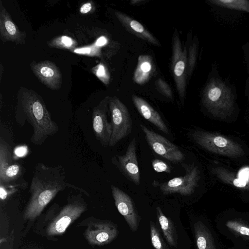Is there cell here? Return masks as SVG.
Returning a JSON list of instances; mask_svg holds the SVG:
<instances>
[{"instance_id": "obj_1", "label": "cell", "mask_w": 249, "mask_h": 249, "mask_svg": "<svg viewBox=\"0 0 249 249\" xmlns=\"http://www.w3.org/2000/svg\"><path fill=\"white\" fill-rule=\"evenodd\" d=\"M33 173L29 188L30 198L24 213L25 219L33 220L39 216L59 192L68 187L78 189L67 181L61 165L50 166L38 162Z\"/></svg>"}, {"instance_id": "obj_2", "label": "cell", "mask_w": 249, "mask_h": 249, "mask_svg": "<svg viewBox=\"0 0 249 249\" xmlns=\"http://www.w3.org/2000/svg\"><path fill=\"white\" fill-rule=\"evenodd\" d=\"M18 101L15 119L20 126L26 121L32 125V143L41 145L59 131L58 125L52 120L43 99L36 92L22 87Z\"/></svg>"}, {"instance_id": "obj_3", "label": "cell", "mask_w": 249, "mask_h": 249, "mask_svg": "<svg viewBox=\"0 0 249 249\" xmlns=\"http://www.w3.org/2000/svg\"><path fill=\"white\" fill-rule=\"evenodd\" d=\"M188 135L193 142L212 153L231 159H241L246 155L240 142L223 134L195 128Z\"/></svg>"}, {"instance_id": "obj_4", "label": "cell", "mask_w": 249, "mask_h": 249, "mask_svg": "<svg viewBox=\"0 0 249 249\" xmlns=\"http://www.w3.org/2000/svg\"><path fill=\"white\" fill-rule=\"evenodd\" d=\"M202 103L207 111L213 118L226 121L235 110V102L230 88L218 78H212L203 92Z\"/></svg>"}, {"instance_id": "obj_5", "label": "cell", "mask_w": 249, "mask_h": 249, "mask_svg": "<svg viewBox=\"0 0 249 249\" xmlns=\"http://www.w3.org/2000/svg\"><path fill=\"white\" fill-rule=\"evenodd\" d=\"M216 227L236 249H249V213L227 210L216 219Z\"/></svg>"}, {"instance_id": "obj_6", "label": "cell", "mask_w": 249, "mask_h": 249, "mask_svg": "<svg viewBox=\"0 0 249 249\" xmlns=\"http://www.w3.org/2000/svg\"><path fill=\"white\" fill-rule=\"evenodd\" d=\"M181 166L185 171L183 176L174 178L162 183L154 181L153 185L159 187L164 195L178 194L183 196L192 195L198 186L200 171L194 163H182Z\"/></svg>"}, {"instance_id": "obj_7", "label": "cell", "mask_w": 249, "mask_h": 249, "mask_svg": "<svg viewBox=\"0 0 249 249\" xmlns=\"http://www.w3.org/2000/svg\"><path fill=\"white\" fill-rule=\"evenodd\" d=\"M112 133L109 146L113 147L131 133L132 121L127 107L116 96L109 97Z\"/></svg>"}, {"instance_id": "obj_8", "label": "cell", "mask_w": 249, "mask_h": 249, "mask_svg": "<svg viewBox=\"0 0 249 249\" xmlns=\"http://www.w3.org/2000/svg\"><path fill=\"white\" fill-rule=\"evenodd\" d=\"M171 68L180 102L183 104L187 78V57L186 47L182 48L178 34L175 31L172 39Z\"/></svg>"}, {"instance_id": "obj_9", "label": "cell", "mask_w": 249, "mask_h": 249, "mask_svg": "<svg viewBox=\"0 0 249 249\" xmlns=\"http://www.w3.org/2000/svg\"><path fill=\"white\" fill-rule=\"evenodd\" d=\"M23 174V168L13 159L10 145L0 139V185L5 187L23 185L18 180Z\"/></svg>"}, {"instance_id": "obj_10", "label": "cell", "mask_w": 249, "mask_h": 249, "mask_svg": "<svg viewBox=\"0 0 249 249\" xmlns=\"http://www.w3.org/2000/svg\"><path fill=\"white\" fill-rule=\"evenodd\" d=\"M140 126L148 144L156 154L174 163L184 160V154L177 145L145 125L141 124Z\"/></svg>"}, {"instance_id": "obj_11", "label": "cell", "mask_w": 249, "mask_h": 249, "mask_svg": "<svg viewBox=\"0 0 249 249\" xmlns=\"http://www.w3.org/2000/svg\"><path fill=\"white\" fill-rule=\"evenodd\" d=\"M86 209V206L82 200L81 195L74 196V200L66 205L49 225L47 234L55 235L63 233Z\"/></svg>"}, {"instance_id": "obj_12", "label": "cell", "mask_w": 249, "mask_h": 249, "mask_svg": "<svg viewBox=\"0 0 249 249\" xmlns=\"http://www.w3.org/2000/svg\"><path fill=\"white\" fill-rule=\"evenodd\" d=\"M137 141L135 137L129 142L123 155L113 156L112 162L129 181L136 185L140 183V172L136 153Z\"/></svg>"}, {"instance_id": "obj_13", "label": "cell", "mask_w": 249, "mask_h": 249, "mask_svg": "<svg viewBox=\"0 0 249 249\" xmlns=\"http://www.w3.org/2000/svg\"><path fill=\"white\" fill-rule=\"evenodd\" d=\"M109 97L107 96L102 100L93 108L92 114V128L94 135L105 147L109 146L112 133L111 123L107 120Z\"/></svg>"}, {"instance_id": "obj_14", "label": "cell", "mask_w": 249, "mask_h": 249, "mask_svg": "<svg viewBox=\"0 0 249 249\" xmlns=\"http://www.w3.org/2000/svg\"><path fill=\"white\" fill-rule=\"evenodd\" d=\"M115 205L132 231H136L139 226L140 217L131 197L125 192L111 185L110 187Z\"/></svg>"}, {"instance_id": "obj_15", "label": "cell", "mask_w": 249, "mask_h": 249, "mask_svg": "<svg viewBox=\"0 0 249 249\" xmlns=\"http://www.w3.org/2000/svg\"><path fill=\"white\" fill-rule=\"evenodd\" d=\"M119 234L116 225L107 220H99L89 225L85 231V237L93 245L103 246L115 239Z\"/></svg>"}, {"instance_id": "obj_16", "label": "cell", "mask_w": 249, "mask_h": 249, "mask_svg": "<svg viewBox=\"0 0 249 249\" xmlns=\"http://www.w3.org/2000/svg\"><path fill=\"white\" fill-rule=\"evenodd\" d=\"M31 68L38 79L53 90H58L62 85V75L59 69L52 61H32Z\"/></svg>"}, {"instance_id": "obj_17", "label": "cell", "mask_w": 249, "mask_h": 249, "mask_svg": "<svg viewBox=\"0 0 249 249\" xmlns=\"http://www.w3.org/2000/svg\"><path fill=\"white\" fill-rule=\"evenodd\" d=\"M0 36L3 42L12 41L18 44L25 43L26 34L20 31L13 22L10 14L0 1Z\"/></svg>"}, {"instance_id": "obj_18", "label": "cell", "mask_w": 249, "mask_h": 249, "mask_svg": "<svg viewBox=\"0 0 249 249\" xmlns=\"http://www.w3.org/2000/svg\"><path fill=\"white\" fill-rule=\"evenodd\" d=\"M194 231L197 249H222L216 233L204 222H195Z\"/></svg>"}, {"instance_id": "obj_19", "label": "cell", "mask_w": 249, "mask_h": 249, "mask_svg": "<svg viewBox=\"0 0 249 249\" xmlns=\"http://www.w3.org/2000/svg\"><path fill=\"white\" fill-rule=\"evenodd\" d=\"M132 99L134 106L143 118L163 133L169 134V129L160 114L148 103L135 95H132Z\"/></svg>"}, {"instance_id": "obj_20", "label": "cell", "mask_w": 249, "mask_h": 249, "mask_svg": "<svg viewBox=\"0 0 249 249\" xmlns=\"http://www.w3.org/2000/svg\"><path fill=\"white\" fill-rule=\"evenodd\" d=\"M115 15L127 31L154 45H160L158 40L139 22L120 11H116Z\"/></svg>"}, {"instance_id": "obj_21", "label": "cell", "mask_w": 249, "mask_h": 249, "mask_svg": "<svg viewBox=\"0 0 249 249\" xmlns=\"http://www.w3.org/2000/svg\"><path fill=\"white\" fill-rule=\"evenodd\" d=\"M211 172L222 182L232 186L242 193H249V182H246L224 166L215 165L212 167Z\"/></svg>"}, {"instance_id": "obj_22", "label": "cell", "mask_w": 249, "mask_h": 249, "mask_svg": "<svg viewBox=\"0 0 249 249\" xmlns=\"http://www.w3.org/2000/svg\"><path fill=\"white\" fill-rule=\"evenodd\" d=\"M155 70L152 57L149 55H140L134 73L133 80L142 85L148 81Z\"/></svg>"}, {"instance_id": "obj_23", "label": "cell", "mask_w": 249, "mask_h": 249, "mask_svg": "<svg viewBox=\"0 0 249 249\" xmlns=\"http://www.w3.org/2000/svg\"><path fill=\"white\" fill-rule=\"evenodd\" d=\"M156 213L158 222L167 242L171 247L176 248L178 237L174 223L163 214L159 206L156 207Z\"/></svg>"}, {"instance_id": "obj_24", "label": "cell", "mask_w": 249, "mask_h": 249, "mask_svg": "<svg viewBox=\"0 0 249 249\" xmlns=\"http://www.w3.org/2000/svg\"><path fill=\"white\" fill-rule=\"evenodd\" d=\"M213 4L249 13V0H211Z\"/></svg>"}, {"instance_id": "obj_25", "label": "cell", "mask_w": 249, "mask_h": 249, "mask_svg": "<svg viewBox=\"0 0 249 249\" xmlns=\"http://www.w3.org/2000/svg\"><path fill=\"white\" fill-rule=\"evenodd\" d=\"M77 43V42L71 37L61 36L52 39L48 45L50 47L73 50Z\"/></svg>"}, {"instance_id": "obj_26", "label": "cell", "mask_w": 249, "mask_h": 249, "mask_svg": "<svg viewBox=\"0 0 249 249\" xmlns=\"http://www.w3.org/2000/svg\"><path fill=\"white\" fill-rule=\"evenodd\" d=\"M150 230L151 240L153 247L155 249H167L159 231L152 221L150 223Z\"/></svg>"}, {"instance_id": "obj_27", "label": "cell", "mask_w": 249, "mask_h": 249, "mask_svg": "<svg viewBox=\"0 0 249 249\" xmlns=\"http://www.w3.org/2000/svg\"><path fill=\"white\" fill-rule=\"evenodd\" d=\"M92 72L96 77L105 85L109 82L110 75L107 67L102 63H100L93 67Z\"/></svg>"}, {"instance_id": "obj_28", "label": "cell", "mask_w": 249, "mask_h": 249, "mask_svg": "<svg viewBox=\"0 0 249 249\" xmlns=\"http://www.w3.org/2000/svg\"><path fill=\"white\" fill-rule=\"evenodd\" d=\"M196 43L193 42L190 46L187 58V76L188 77H190L193 72L196 60Z\"/></svg>"}, {"instance_id": "obj_29", "label": "cell", "mask_w": 249, "mask_h": 249, "mask_svg": "<svg viewBox=\"0 0 249 249\" xmlns=\"http://www.w3.org/2000/svg\"><path fill=\"white\" fill-rule=\"evenodd\" d=\"M73 52L92 56H100L101 55L99 47L96 46L95 44L90 46L73 49Z\"/></svg>"}, {"instance_id": "obj_30", "label": "cell", "mask_w": 249, "mask_h": 249, "mask_svg": "<svg viewBox=\"0 0 249 249\" xmlns=\"http://www.w3.org/2000/svg\"><path fill=\"white\" fill-rule=\"evenodd\" d=\"M158 90L166 97L170 99L173 98V93L169 86L162 79H158L156 83Z\"/></svg>"}, {"instance_id": "obj_31", "label": "cell", "mask_w": 249, "mask_h": 249, "mask_svg": "<svg viewBox=\"0 0 249 249\" xmlns=\"http://www.w3.org/2000/svg\"><path fill=\"white\" fill-rule=\"evenodd\" d=\"M152 166L153 169L157 172L170 173L171 171V168L168 164L159 159L153 160L152 161Z\"/></svg>"}, {"instance_id": "obj_32", "label": "cell", "mask_w": 249, "mask_h": 249, "mask_svg": "<svg viewBox=\"0 0 249 249\" xmlns=\"http://www.w3.org/2000/svg\"><path fill=\"white\" fill-rule=\"evenodd\" d=\"M94 9V5L92 1H89L83 4L80 8L81 14H87Z\"/></svg>"}, {"instance_id": "obj_33", "label": "cell", "mask_w": 249, "mask_h": 249, "mask_svg": "<svg viewBox=\"0 0 249 249\" xmlns=\"http://www.w3.org/2000/svg\"><path fill=\"white\" fill-rule=\"evenodd\" d=\"M16 191L15 188L12 190L8 191L6 187L0 185V197L1 200H5L8 196L9 194H11Z\"/></svg>"}, {"instance_id": "obj_34", "label": "cell", "mask_w": 249, "mask_h": 249, "mask_svg": "<svg viewBox=\"0 0 249 249\" xmlns=\"http://www.w3.org/2000/svg\"><path fill=\"white\" fill-rule=\"evenodd\" d=\"M14 153L18 157H23L27 155L28 148L26 146H18L15 149Z\"/></svg>"}, {"instance_id": "obj_35", "label": "cell", "mask_w": 249, "mask_h": 249, "mask_svg": "<svg viewBox=\"0 0 249 249\" xmlns=\"http://www.w3.org/2000/svg\"><path fill=\"white\" fill-rule=\"evenodd\" d=\"M107 43V39L105 36H102L96 40L95 44L99 47L104 46Z\"/></svg>"}, {"instance_id": "obj_36", "label": "cell", "mask_w": 249, "mask_h": 249, "mask_svg": "<svg viewBox=\"0 0 249 249\" xmlns=\"http://www.w3.org/2000/svg\"><path fill=\"white\" fill-rule=\"evenodd\" d=\"M2 64L1 63V66H0V71H2ZM1 74H2V72H0V78L1 77Z\"/></svg>"}, {"instance_id": "obj_37", "label": "cell", "mask_w": 249, "mask_h": 249, "mask_svg": "<svg viewBox=\"0 0 249 249\" xmlns=\"http://www.w3.org/2000/svg\"><path fill=\"white\" fill-rule=\"evenodd\" d=\"M235 249V248H234L233 247V249Z\"/></svg>"}]
</instances>
